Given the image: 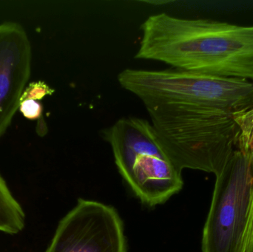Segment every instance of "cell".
Instances as JSON below:
<instances>
[{
    "instance_id": "6",
    "label": "cell",
    "mask_w": 253,
    "mask_h": 252,
    "mask_svg": "<svg viewBox=\"0 0 253 252\" xmlns=\"http://www.w3.org/2000/svg\"><path fill=\"white\" fill-rule=\"evenodd\" d=\"M45 252H127L123 220L111 206L80 198Z\"/></svg>"
},
{
    "instance_id": "10",
    "label": "cell",
    "mask_w": 253,
    "mask_h": 252,
    "mask_svg": "<svg viewBox=\"0 0 253 252\" xmlns=\"http://www.w3.org/2000/svg\"><path fill=\"white\" fill-rule=\"evenodd\" d=\"M54 90H52L50 87L43 81H37L29 84L27 88L25 89L20 100L25 99H32V100L40 101L44 96H50L53 94Z\"/></svg>"
},
{
    "instance_id": "7",
    "label": "cell",
    "mask_w": 253,
    "mask_h": 252,
    "mask_svg": "<svg viewBox=\"0 0 253 252\" xmlns=\"http://www.w3.org/2000/svg\"><path fill=\"white\" fill-rule=\"evenodd\" d=\"M31 42L20 25H0V137L19 109L21 97L31 75Z\"/></svg>"
},
{
    "instance_id": "3",
    "label": "cell",
    "mask_w": 253,
    "mask_h": 252,
    "mask_svg": "<svg viewBox=\"0 0 253 252\" xmlns=\"http://www.w3.org/2000/svg\"><path fill=\"white\" fill-rule=\"evenodd\" d=\"M120 174L144 205L164 204L182 189V171L165 150L151 122L124 118L103 131Z\"/></svg>"
},
{
    "instance_id": "9",
    "label": "cell",
    "mask_w": 253,
    "mask_h": 252,
    "mask_svg": "<svg viewBox=\"0 0 253 252\" xmlns=\"http://www.w3.org/2000/svg\"><path fill=\"white\" fill-rule=\"evenodd\" d=\"M239 128L236 148L253 160V106L233 114Z\"/></svg>"
},
{
    "instance_id": "2",
    "label": "cell",
    "mask_w": 253,
    "mask_h": 252,
    "mask_svg": "<svg viewBox=\"0 0 253 252\" xmlns=\"http://www.w3.org/2000/svg\"><path fill=\"white\" fill-rule=\"evenodd\" d=\"M152 125L175 166L218 175L236 148L233 114L186 103L146 105Z\"/></svg>"
},
{
    "instance_id": "12",
    "label": "cell",
    "mask_w": 253,
    "mask_h": 252,
    "mask_svg": "<svg viewBox=\"0 0 253 252\" xmlns=\"http://www.w3.org/2000/svg\"><path fill=\"white\" fill-rule=\"evenodd\" d=\"M245 252H253V210Z\"/></svg>"
},
{
    "instance_id": "5",
    "label": "cell",
    "mask_w": 253,
    "mask_h": 252,
    "mask_svg": "<svg viewBox=\"0 0 253 252\" xmlns=\"http://www.w3.org/2000/svg\"><path fill=\"white\" fill-rule=\"evenodd\" d=\"M253 210V160L235 149L215 183L202 252H245Z\"/></svg>"
},
{
    "instance_id": "8",
    "label": "cell",
    "mask_w": 253,
    "mask_h": 252,
    "mask_svg": "<svg viewBox=\"0 0 253 252\" xmlns=\"http://www.w3.org/2000/svg\"><path fill=\"white\" fill-rule=\"evenodd\" d=\"M25 215L0 175V232L16 235L23 230Z\"/></svg>"
},
{
    "instance_id": "4",
    "label": "cell",
    "mask_w": 253,
    "mask_h": 252,
    "mask_svg": "<svg viewBox=\"0 0 253 252\" xmlns=\"http://www.w3.org/2000/svg\"><path fill=\"white\" fill-rule=\"evenodd\" d=\"M120 85L146 105L186 103L235 114L253 106V82L201 72L171 69H127L118 75Z\"/></svg>"
},
{
    "instance_id": "11",
    "label": "cell",
    "mask_w": 253,
    "mask_h": 252,
    "mask_svg": "<svg viewBox=\"0 0 253 252\" xmlns=\"http://www.w3.org/2000/svg\"><path fill=\"white\" fill-rule=\"evenodd\" d=\"M19 109L23 116L29 120L40 119L42 114L41 103L32 99L20 100Z\"/></svg>"
},
{
    "instance_id": "1",
    "label": "cell",
    "mask_w": 253,
    "mask_h": 252,
    "mask_svg": "<svg viewBox=\"0 0 253 252\" xmlns=\"http://www.w3.org/2000/svg\"><path fill=\"white\" fill-rule=\"evenodd\" d=\"M141 31L135 59L253 82V25L162 13L149 16Z\"/></svg>"
}]
</instances>
